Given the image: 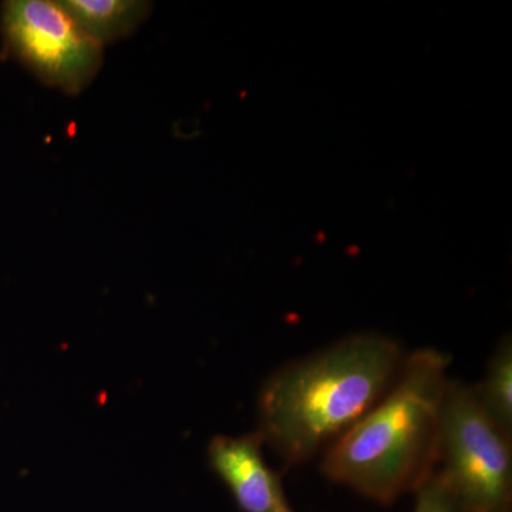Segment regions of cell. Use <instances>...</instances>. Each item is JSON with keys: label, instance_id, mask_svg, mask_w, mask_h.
Returning a JSON list of instances; mask_svg holds the SVG:
<instances>
[{"label": "cell", "instance_id": "cell-1", "mask_svg": "<svg viewBox=\"0 0 512 512\" xmlns=\"http://www.w3.org/2000/svg\"><path fill=\"white\" fill-rule=\"evenodd\" d=\"M406 355L389 336L357 333L286 363L259 389L255 433L286 468L309 463L389 392Z\"/></svg>", "mask_w": 512, "mask_h": 512}, {"label": "cell", "instance_id": "cell-2", "mask_svg": "<svg viewBox=\"0 0 512 512\" xmlns=\"http://www.w3.org/2000/svg\"><path fill=\"white\" fill-rule=\"evenodd\" d=\"M450 365L443 350L407 353L389 392L322 454L323 476L382 505L414 493L439 464Z\"/></svg>", "mask_w": 512, "mask_h": 512}, {"label": "cell", "instance_id": "cell-3", "mask_svg": "<svg viewBox=\"0 0 512 512\" xmlns=\"http://www.w3.org/2000/svg\"><path fill=\"white\" fill-rule=\"evenodd\" d=\"M437 470L461 511H512V436L485 412L474 384L448 382Z\"/></svg>", "mask_w": 512, "mask_h": 512}, {"label": "cell", "instance_id": "cell-4", "mask_svg": "<svg viewBox=\"0 0 512 512\" xmlns=\"http://www.w3.org/2000/svg\"><path fill=\"white\" fill-rule=\"evenodd\" d=\"M2 55L66 94L86 90L103 66V46L52 0H8L0 12Z\"/></svg>", "mask_w": 512, "mask_h": 512}, {"label": "cell", "instance_id": "cell-5", "mask_svg": "<svg viewBox=\"0 0 512 512\" xmlns=\"http://www.w3.org/2000/svg\"><path fill=\"white\" fill-rule=\"evenodd\" d=\"M264 443L255 433L212 437L208 466L227 487L241 512H296L276 473L265 460Z\"/></svg>", "mask_w": 512, "mask_h": 512}, {"label": "cell", "instance_id": "cell-6", "mask_svg": "<svg viewBox=\"0 0 512 512\" xmlns=\"http://www.w3.org/2000/svg\"><path fill=\"white\" fill-rule=\"evenodd\" d=\"M59 3L74 23L103 47L133 35L153 9L144 0H59Z\"/></svg>", "mask_w": 512, "mask_h": 512}, {"label": "cell", "instance_id": "cell-7", "mask_svg": "<svg viewBox=\"0 0 512 512\" xmlns=\"http://www.w3.org/2000/svg\"><path fill=\"white\" fill-rule=\"evenodd\" d=\"M474 390L485 412L512 436V342L504 336L488 360L487 372Z\"/></svg>", "mask_w": 512, "mask_h": 512}, {"label": "cell", "instance_id": "cell-8", "mask_svg": "<svg viewBox=\"0 0 512 512\" xmlns=\"http://www.w3.org/2000/svg\"><path fill=\"white\" fill-rule=\"evenodd\" d=\"M413 494L416 495L413 512H463L439 470Z\"/></svg>", "mask_w": 512, "mask_h": 512}]
</instances>
